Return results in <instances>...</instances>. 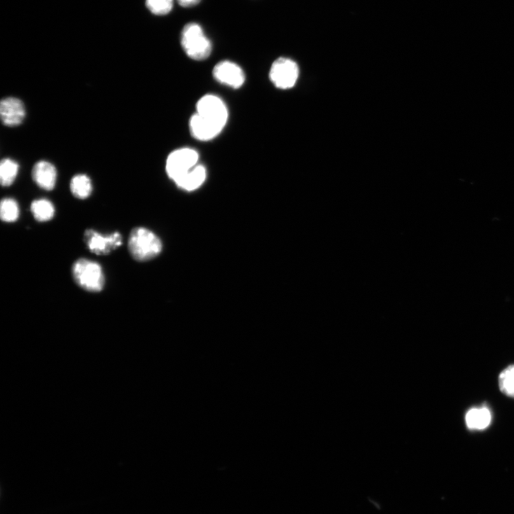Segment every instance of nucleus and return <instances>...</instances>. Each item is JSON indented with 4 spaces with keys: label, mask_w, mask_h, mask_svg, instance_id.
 Instances as JSON below:
<instances>
[{
    "label": "nucleus",
    "mask_w": 514,
    "mask_h": 514,
    "mask_svg": "<svg viewBox=\"0 0 514 514\" xmlns=\"http://www.w3.org/2000/svg\"><path fill=\"white\" fill-rule=\"evenodd\" d=\"M128 249L134 260L146 262L155 258L161 253L162 243L150 230L137 228L130 235Z\"/></svg>",
    "instance_id": "nucleus-1"
},
{
    "label": "nucleus",
    "mask_w": 514,
    "mask_h": 514,
    "mask_svg": "<svg viewBox=\"0 0 514 514\" xmlns=\"http://www.w3.org/2000/svg\"><path fill=\"white\" fill-rule=\"evenodd\" d=\"M181 45L186 55L195 61L205 60L212 50L210 40L202 27L195 22L188 23L183 27L181 34Z\"/></svg>",
    "instance_id": "nucleus-2"
},
{
    "label": "nucleus",
    "mask_w": 514,
    "mask_h": 514,
    "mask_svg": "<svg viewBox=\"0 0 514 514\" xmlns=\"http://www.w3.org/2000/svg\"><path fill=\"white\" fill-rule=\"evenodd\" d=\"M71 272L76 284L84 290L99 292L103 289L105 278L102 268L97 263L79 259L73 265Z\"/></svg>",
    "instance_id": "nucleus-3"
},
{
    "label": "nucleus",
    "mask_w": 514,
    "mask_h": 514,
    "mask_svg": "<svg viewBox=\"0 0 514 514\" xmlns=\"http://www.w3.org/2000/svg\"><path fill=\"white\" fill-rule=\"evenodd\" d=\"M300 76L298 64L292 60L280 57L276 60L270 71V79L278 89L289 90L296 85Z\"/></svg>",
    "instance_id": "nucleus-4"
},
{
    "label": "nucleus",
    "mask_w": 514,
    "mask_h": 514,
    "mask_svg": "<svg viewBox=\"0 0 514 514\" xmlns=\"http://www.w3.org/2000/svg\"><path fill=\"white\" fill-rule=\"evenodd\" d=\"M198 153L191 148H181L173 151L167 158L166 172L175 183L197 165Z\"/></svg>",
    "instance_id": "nucleus-5"
},
{
    "label": "nucleus",
    "mask_w": 514,
    "mask_h": 514,
    "mask_svg": "<svg viewBox=\"0 0 514 514\" xmlns=\"http://www.w3.org/2000/svg\"><path fill=\"white\" fill-rule=\"evenodd\" d=\"M197 114L224 129L228 121L229 113L224 101L214 95H206L197 104Z\"/></svg>",
    "instance_id": "nucleus-6"
},
{
    "label": "nucleus",
    "mask_w": 514,
    "mask_h": 514,
    "mask_svg": "<svg viewBox=\"0 0 514 514\" xmlns=\"http://www.w3.org/2000/svg\"><path fill=\"white\" fill-rule=\"evenodd\" d=\"M85 242L90 251L97 255H108L123 245L122 235L118 232L103 236L93 230L85 232Z\"/></svg>",
    "instance_id": "nucleus-7"
},
{
    "label": "nucleus",
    "mask_w": 514,
    "mask_h": 514,
    "mask_svg": "<svg viewBox=\"0 0 514 514\" xmlns=\"http://www.w3.org/2000/svg\"><path fill=\"white\" fill-rule=\"evenodd\" d=\"M212 74L216 82L235 90L242 88L246 80L243 69L237 64L229 60L217 63Z\"/></svg>",
    "instance_id": "nucleus-8"
},
{
    "label": "nucleus",
    "mask_w": 514,
    "mask_h": 514,
    "mask_svg": "<svg viewBox=\"0 0 514 514\" xmlns=\"http://www.w3.org/2000/svg\"><path fill=\"white\" fill-rule=\"evenodd\" d=\"M0 116L5 125H20L25 117V108L22 102L15 97L3 99L0 103Z\"/></svg>",
    "instance_id": "nucleus-9"
},
{
    "label": "nucleus",
    "mask_w": 514,
    "mask_h": 514,
    "mask_svg": "<svg viewBox=\"0 0 514 514\" xmlns=\"http://www.w3.org/2000/svg\"><path fill=\"white\" fill-rule=\"evenodd\" d=\"M190 130L193 137L202 141L214 139L223 130L197 113L190 120Z\"/></svg>",
    "instance_id": "nucleus-10"
},
{
    "label": "nucleus",
    "mask_w": 514,
    "mask_h": 514,
    "mask_svg": "<svg viewBox=\"0 0 514 514\" xmlns=\"http://www.w3.org/2000/svg\"><path fill=\"white\" fill-rule=\"evenodd\" d=\"M32 178L41 188L53 190L56 185L57 170L51 163L41 161L34 166Z\"/></svg>",
    "instance_id": "nucleus-11"
},
{
    "label": "nucleus",
    "mask_w": 514,
    "mask_h": 514,
    "mask_svg": "<svg viewBox=\"0 0 514 514\" xmlns=\"http://www.w3.org/2000/svg\"><path fill=\"white\" fill-rule=\"evenodd\" d=\"M492 420V412L487 406L471 408L465 416L466 426L472 431H482L487 429Z\"/></svg>",
    "instance_id": "nucleus-12"
},
{
    "label": "nucleus",
    "mask_w": 514,
    "mask_h": 514,
    "mask_svg": "<svg viewBox=\"0 0 514 514\" xmlns=\"http://www.w3.org/2000/svg\"><path fill=\"white\" fill-rule=\"evenodd\" d=\"M207 179L206 168L201 165H197L190 172L177 180L176 186L185 191L193 192L199 189Z\"/></svg>",
    "instance_id": "nucleus-13"
},
{
    "label": "nucleus",
    "mask_w": 514,
    "mask_h": 514,
    "mask_svg": "<svg viewBox=\"0 0 514 514\" xmlns=\"http://www.w3.org/2000/svg\"><path fill=\"white\" fill-rule=\"evenodd\" d=\"M31 212L36 221L46 223L50 221L55 213L54 205L46 199L34 200L31 204Z\"/></svg>",
    "instance_id": "nucleus-14"
},
{
    "label": "nucleus",
    "mask_w": 514,
    "mask_h": 514,
    "mask_svg": "<svg viewBox=\"0 0 514 514\" xmlns=\"http://www.w3.org/2000/svg\"><path fill=\"white\" fill-rule=\"evenodd\" d=\"M70 190L73 195L79 200H85L92 192L90 179L85 174H78L70 181Z\"/></svg>",
    "instance_id": "nucleus-15"
},
{
    "label": "nucleus",
    "mask_w": 514,
    "mask_h": 514,
    "mask_svg": "<svg viewBox=\"0 0 514 514\" xmlns=\"http://www.w3.org/2000/svg\"><path fill=\"white\" fill-rule=\"evenodd\" d=\"M19 170V165L11 159H4L0 164V181L4 187H9L15 181Z\"/></svg>",
    "instance_id": "nucleus-16"
},
{
    "label": "nucleus",
    "mask_w": 514,
    "mask_h": 514,
    "mask_svg": "<svg viewBox=\"0 0 514 514\" xmlns=\"http://www.w3.org/2000/svg\"><path fill=\"white\" fill-rule=\"evenodd\" d=\"M20 209L18 202L11 198L4 199L0 206V217L5 223H15L19 218Z\"/></svg>",
    "instance_id": "nucleus-17"
},
{
    "label": "nucleus",
    "mask_w": 514,
    "mask_h": 514,
    "mask_svg": "<svg viewBox=\"0 0 514 514\" xmlns=\"http://www.w3.org/2000/svg\"><path fill=\"white\" fill-rule=\"evenodd\" d=\"M500 390L505 395L514 398V365H510L501 372L499 377Z\"/></svg>",
    "instance_id": "nucleus-18"
},
{
    "label": "nucleus",
    "mask_w": 514,
    "mask_h": 514,
    "mask_svg": "<svg viewBox=\"0 0 514 514\" xmlns=\"http://www.w3.org/2000/svg\"><path fill=\"white\" fill-rule=\"evenodd\" d=\"M174 6V0H146V6L154 15L158 16L169 14Z\"/></svg>",
    "instance_id": "nucleus-19"
},
{
    "label": "nucleus",
    "mask_w": 514,
    "mask_h": 514,
    "mask_svg": "<svg viewBox=\"0 0 514 514\" xmlns=\"http://www.w3.org/2000/svg\"><path fill=\"white\" fill-rule=\"evenodd\" d=\"M177 2L183 8H191L198 5L201 0H177Z\"/></svg>",
    "instance_id": "nucleus-20"
}]
</instances>
